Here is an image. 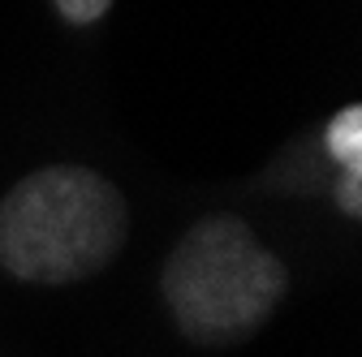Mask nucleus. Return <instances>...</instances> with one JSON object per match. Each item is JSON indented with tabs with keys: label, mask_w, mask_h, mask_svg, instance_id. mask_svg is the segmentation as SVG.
I'll use <instances>...</instances> for the list:
<instances>
[{
	"label": "nucleus",
	"mask_w": 362,
	"mask_h": 357,
	"mask_svg": "<svg viewBox=\"0 0 362 357\" xmlns=\"http://www.w3.org/2000/svg\"><path fill=\"white\" fill-rule=\"evenodd\" d=\"M125 237V194L82 164L35 168L0 198V272L22 284L90 280L121 254Z\"/></svg>",
	"instance_id": "1"
},
{
	"label": "nucleus",
	"mask_w": 362,
	"mask_h": 357,
	"mask_svg": "<svg viewBox=\"0 0 362 357\" xmlns=\"http://www.w3.org/2000/svg\"><path fill=\"white\" fill-rule=\"evenodd\" d=\"M289 289V267L238 215H207L181 237L160 272L177 332L194 344L250 340Z\"/></svg>",
	"instance_id": "2"
},
{
	"label": "nucleus",
	"mask_w": 362,
	"mask_h": 357,
	"mask_svg": "<svg viewBox=\"0 0 362 357\" xmlns=\"http://www.w3.org/2000/svg\"><path fill=\"white\" fill-rule=\"evenodd\" d=\"M324 143H328V155H332L341 168H358V164H362V108H358V104L341 108V112L328 121Z\"/></svg>",
	"instance_id": "3"
},
{
	"label": "nucleus",
	"mask_w": 362,
	"mask_h": 357,
	"mask_svg": "<svg viewBox=\"0 0 362 357\" xmlns=\"http://www.w3.org/2000/svg\"><path fill=\"white\" fill-rule=\"evenodd\" d=\"M57 13L74 26H95L108 9H112V0H52Z\"/></svg>",
	"instance_id": "4"
},
{
	"label": "nucleus",
	"mask_w": 362,
	"mask_h": 357,
	"mask_svg": "<svg viewBox=\"0 0 362 357\" xmlns=\"http://www.w3.org/2000/svg\"><path fill=\"white\" fill-rule=\"evenodd\" d=\"M337 202H341V211L345 215H362V164L358 168H345L341 172V186H337Z\"/></svg>",
	"instance_id": "5"
}]
</instances>
